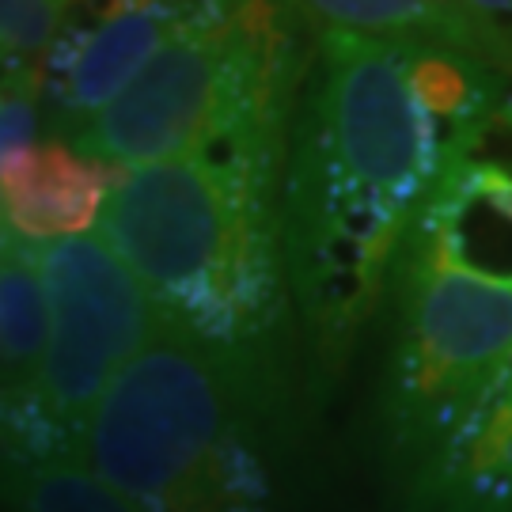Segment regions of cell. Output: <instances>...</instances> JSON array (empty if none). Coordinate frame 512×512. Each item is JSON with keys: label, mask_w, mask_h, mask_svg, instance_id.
Listing matches in <instances>:
<instances>
[{"label": "cell", "mask_w": 512, "mask_h": 512, "mask_svg": "<svg viewBox=\"0 0 512 512\" xmlns=\"http://www.w3.org/2000/svg\"><path fill=\"white\" fill-rule=\"evenodd\" d=\"M444 164L395 42L323 27L281 167V255L315 380H334L380 308Z\"/></svg>", "instance_id": "1"}, {"label": "cell", "mask_w": 512, "mask_h": 512, "mask_svg": "<svg viewBox=\"0 0 512 512\" xmlns=\"http://www.w3.org/2000/svg\"><path fill=\"white\" fill-rule=\"evenodd\" d=\"M281 167L285 141H228L114 175L99 232L164 327L217 353L281 361Z\"/></svg>", "instance_id": "2"}, {"label": "cell", "mask_w": 512, "mask_h": 512, "mask_svg": "<svg viewBox=\"0 0 512 512\" xmlns=\"http://www.w3.org/2000/svg\"><path fill=\"white\" fill-rule=\"evenodd\" d=\"M277 368L156 319L88 414L76 459L133 512H285L266 425Z\"/></svg>", "instance_id": "3"}, {"label": "cell", "mask_w": 512, "mask_h": 512, "mask_svg": "<svg viewBox=\"0 0 512 512\" xmlns=\"http://www.w3.org/2000/svg\"><path fill=\"white\" fill-rule=\"evenodd\" d=\"M293 0H202L194 19L73 148L110 171L183 160L228 141H289L308 69Z\"/></svg>", "instance_id": "4"}, {"label": "cell", "mask_w": 512, "mask_h": 512, "mask_svg": "<svg viewBox=\"0 0 512 512\" xmlns=\"http://www.w3.org/2000/svg\"><path fill=\"white\" fill-rule=\"evenodd\" d=\"M391 293L384 429L391 456L414 475L475 418L512 365V285L463 274L403 243Z\"/></svg>", "instance_id": "5"}, {"label": "cell", "mask_w": 512, "mask_h": 512, "mask_svg": "<svg viewBox=\"0 0 512 512\" xmlns=\"http://www.w3.org/2000/svg\"><path fill=\"white\" fill-rule=\"evenodd\" d=\"M35 258L50 300V342L23 391L76 456L84 421L156 330V311L103 236L35 243Z\"/></svg>", "instance_id": "6"}, {"label": "cell", "mask_w": 512, "mask_h": 512, "mask_svg": "<svg viewBox=\"0 0 512 512\" xmlns=\"http://www.w3.org/2000/svg\"><path fill=\"white\" fill-rule=\"evenodd\" d=\"M202 0H76L61 35L38 61V103L73 137L137 80L194 19Z\"/></svg>", "instance_id": "7"}, {"label": "cell", "mask_w": 512, "mask_h": 512, "mask_svg": "<svg viewBox=\"0 0 512 512\" xmlns=\"http://www.w3.org/2000/svg\"><path fill=\"white\" fill-rule=\"evenodd\" d=\"M403 243H418L463 274L512 285V171L444 160Z\"/></svg>", "instance_id": "8"}, {"label": "cell", "mask_w": 512, "mask_h": 512, "mask_svg": "<svg viewBox=\"0 0 512 512\" xmlns=\"http://www.w3.org/2000/svg\"><path fill=\"white\" fill-rule=\"evenodd\" d=\"M114 175L65 141L27 145L0 171V220L19 243L84 236L103 217Z\"/></svg>", "instance_id": "9"}, {"label": "cell", "mask_w": 512, "mask_h": 512, "mask_svg": "<svg viewBox=\"0 0 512 512\" xmlns=\"http://www.w3.org/2000/svg\"><path fill=\"white\" fill-rule=\"evenodd\" d=\"M414 512H512V365L475 418L410 475Z\"/></svg>", "instance_id": "10"}, {"label": "cell", "mask_w": 512, "mask_h": 512, "mask_svg": "<svg viewBox=\"0 0 512 512\" xmlns=\"http://www.w3.org/2000/svg\"><path fill=\"white\" fill-rule=\"evenodd\" d=\"M300 16L323 19V27L380 38L395 46H448L482 61L478 42L459 16L456 0H293Z\"/></svg>", "instance_id": "11"}, {"label": "cell", "mask_w": 512, "mask_h": 512, "mask_svg": "<svg viewBox=\"0 0 512 512\" xmlns=\"http://www.w3.org/2000/svg\"><path fill=\"white\" fill-rule=\"evenodd\" d=\"M403 73L421 110L437 122L444 148L463 133L482 110L494 107V99L509 88V76L471 54H459L448 46H399Z\"/></svg>", "instance_id": "12"}, {"label": "cell", "mask_w": 512, "mask_h": 512, "mask_svg": "<svg viewBox=\"0 0 512 512\" xmlns=\"http://www.w3.org/2000/svg\"><path fill=\"white\" fill-rule=\"evenodd\" d=\"M50 342V300L35 243L12 239L0 251V357L8 387H31Z\"/></svg>", "instance_id": "13"}, {"label": "cell", "mask_w": 512, "mask_h": 512, "mask_svg": "<svg viewBox=\"0 0 512 512\" xmlns=\"http://www.w3.org/2000/svg\"><path fill=\"white\" fill-rule=\"evenodd\" d=\"M0 505L8 512H133L76 456L16 467L0 482Z\"/></svg>", "instance_id": "14"}, {"label": "cell", "mask_w": 512, "mask_h": 512, "mask_svg": "<svg viewBox=\"0 0 512 512\" xmlns=\"http://www.w3.org/2000/svg\"><path fill=\"white\" fill-rule=\"evenodd\" d=\"M69 12L73 0H0V65L38 69Z\"/></svg>", "instance_id": "15"}, {"label": "cell", "mask_w": 512, "mask_h": 512, "mask_svg": "<svg viewBox=\"0 0 512 512\" xmlns=\"http://www.w3.org/2000/svg\"><path fill=\"white\" fill-rule=\"evenodd\" d=\"M486 65L512 80V0H456Z\"/></svg>", "instance_id": "16"}, {"label": "cell", "mask_w": 512, "mask_h": 512, "mask_svg": "<svg viewBox=\"0 0 512 512\" xmlns=\"http://www.w3.org/2000/svg\"><path fill=\"white\" fill-rule=\"evenodd\" d=\"M38 129V76H23L0 95V171L4 164L31 145Z\"/></svg>", "instance_id": "17"}, {"label": "cell", "mask_w": 512, "mask_h": 512, "mask_svg": "<svg viewBox=\"0 0 512 512\" xmlns=\"http://www.w3.org/2000/svg\"><path fill=\"white\" fill-rule=\"evenodd\" d=\"M19 467L16 456V429H12V399L8 387H0V482Z\"/></svg>", "instance_id": "18"}, {"label": "cell", "mask_w": 512, "mask_h": 512, "mask_svg": "<svg viewBox=\"0 0 512 512\" xmlns=\"http://www.w3.org/2000/svg\"><path fill=\"white\" fill-rule=\"evenodd\" d=\"M35 69H8V65H0V95L8 92L16 80H23V76H31Z\"/></svg>", "instance_id": "19"}, {"label": "cell", "mask_w": 512, "mask_h": 512, "mask_svg": "<svg viewBox=\"0 0 512 512\" xmlns=\"http://www.w3.org/2000/svg\"><path fill=\"white\" fill-rule=\"evenodd\" d=\"M8 243H12V236H8V228H4V220H0V251H4Z\"/></svg>", "instance_id": "20"}, {"label": "cell", "mask_w": 512, "mask_h": 512, "mask_svg": "<svg viewBox=\"0 0 512 512\" xmlns=\"http://www.w3.org/2000/svg\"><path fill=\"white\" fill-rule=\"evenodd\" d=\"M0 387H8V372H4V357H0Z\"/></svg>", "instance_id": "21"}]
</instances>
